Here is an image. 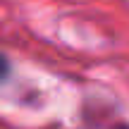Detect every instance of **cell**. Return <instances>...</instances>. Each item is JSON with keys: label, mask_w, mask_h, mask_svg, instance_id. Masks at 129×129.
Instances as JSON below:
<instances>
[{"label": "cell", "mask_w": 129, "mask_h": 129, "mask_svg": "<svg viewBox=\"0 0 129 129\" xmlns=\"http://www.w3.org/2000/svg\"><path fill=\"white\" fill-rule=\"evenodd\" d=\"M117 129H129V127H117Z\"/></svg>", "instance_id": "1"}]
</instances>
